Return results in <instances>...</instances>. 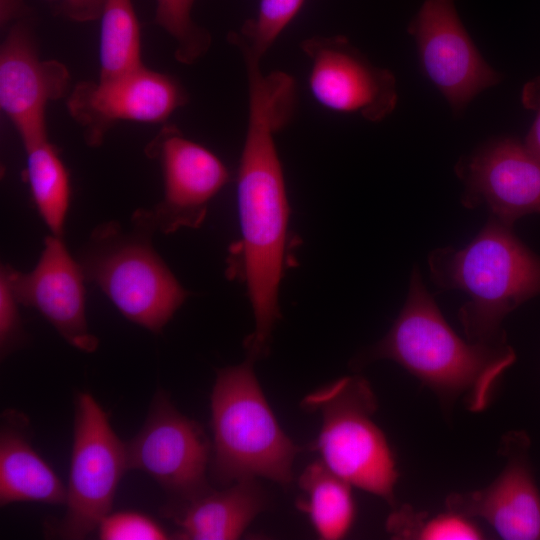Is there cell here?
Masks as SVG:
<instances>
[{"label":"cell","mask_w":540,"mask_h":540,"mask_svg":"<svg viewBox=\"0 0 540 540\" xmlns=\"http://www.w3.org/2000/svg\"><path fill=\"white\" fill-rule=\"evenodd\" d=\"M128 469L126 443L87 392L75 397L73 446L66 512L56 526L63 539L86 538L112 512L119 482Z\"/></svg>","instance_id":"cell-7"},{"label":"cell","mask_w":540,"mask_h":540,"mask_svg":"<svg viewBox=\"0 0 540 540\" xmlns=\"http://www.w3.org/2000/svg\"><path fill=\"white\" fill-rule=\"evenodd\" d=\"M23 146L26 178L35 205L52 234L61 236L70 201L69 173L48 137Z\"/></svg>","instance_id":"cell-20"},{"label":"cell","mask_w":540,"mask_h":540,"mask_svg":"<svg viewBox=\"0 0 540 540\" xmlns=\"http://www.w3.org/2000/svg\"><path fill=\"white\" fill-rule=\"evenodd\" d=\"M5 422L0 433V504L65 505L67 488L34 450L19 425Z\"/></svg>","instance_id":"cell-18"},{"label":"cell","mask_w":540,"mask_h":540,"mask_svg":"<svg viewBox=\"0 0 540 540\" xmlns=\"http://www.w3.org/2000/svg\"><path fill=\"white\" fill-rule=\"evenodd\" d=\"M51 3L54 10L64 18L86 23L99 20L104 0H44Z\"/></svg>","instance_id":"cell-27"},{"label":"cell","mask_w":540,"mask_h":540,"mask_svg":"<svg viewBox=\"0 0 540 540\" xmlns=\"http://www.w3.org/2000/svg\"><path fill=\"white\" fill-rule=\"evenodd\" d=\"M245 67L248 118L237 174L241 240L231 248L227 270L246 285L255 319L246 346L256 359L280 317L279 286L288 263L289 203L275 137L293 114L296 84L283 71L264 73L259 62Z\"/></svg>","instance_id":"cell-1"},{"label":"cell","mask_w":540,"mask_h":540,"mask_svg":"<svg viewBox=\"0 0 540 540\" xmlns=\"http://www.w3.org/2000/svg\"><path fill=\"white\" fill-rule=\"evenodd\" d=\"M396 362L442 402L461 399L472 412L486 409L500 377L515 362L506 341L463 340L447 323L414 268L406 302L388 333L361 361Z\"/></svg>","instance_id":"cell-2"},{"label":"cell","mask_w":540,"mask_h":540,"mask_svg":"<svg viewBox=\"0 0 540 540\" xmlns=\"http://www.w3.org/2000/svg\"><path fill=\"white\" fill-rule=\"evenodd\" d=\"M299 487L303 497L297 507L307 514L318 536L324 540L346 536L356 513L352 485L318 460L304 469Z\"/></svg>","instance_id":"cell-19"},{"label":"cell","mask_w":540,"mask_h":540,"mask_svg":"<svg viewBox=\"0 0 540 540\" xmlns=\"http://www.w3.org/2000/svg\"><path fill=\"white\" fill-rule=\"evenodd\" d=\"M31 17L25 0H0V27L6 30L13 23Z\"/></svg>","instance_id":"cell-28"},{"label":"cell","mask_w":540,"mask_h":540,"mask_svg":"<svg viewBox=\"0 0 540 540\" xmlns=\"http://www.w3.org/2000/svg\"><path fill=\"white\" fill-rule=\"evenodd\" d=\"M19 304L10 284L1 272L0 276V347L2 357L6 356L22 340V328L17 309Z\"/></svg>","instance_id":"cell-26"},{"label":"cell","mask_w":540,"mask_h":540,"mask_svg":"<svg viewBox=\"0 0 540 540\" xmlns=\"http://www.w3.org/2000/svg\"><path fill=\"white\" fill-rule=\"evenodd\" d=\"M155 1V23L172 38L177 61L190 65L202 58L209 50L212 38L192 18L196 0Z\"/></svg>","instance_id":"cell-23"},{"label":"cell","mask_w":540,"mask_h":540,"mask_svg":"<svg viewBox=\"0 0 540 540\" xmlns=\"http://www.w3.org/2000/svg\"><path fill=\"white\" fill-rule=\"evenodd\" d=\"M133 230L118 222L97 226L80 255L85 278L95 283L128 320L159 333L188 296L154 250L156 226L143 209Z\"/></svg>","instance_id":"cell-5"},{"label":"cell","mask_w":540,"mask_h":540,"mask_svg":"<svg viewBox=\"0 0 540 540\" xmlns=\"http://www.w3.org/2000/svg\"><path fill=\"white\" fill-rule=\"evenodd\" d=\"M428 265L438 287L469 295L458 317L472 342L505 341V316L540 294V257L494 217L465 247L435 249Z\"/></svg>","instance_id":"cell-3"},{"label":"cell","mask_w":540,"mask_h":540,"mask_svg":"<svg viewBox=\"0 0 540 540\" xmlns=\"http://www.w3.org/2000/svg\"><path fill=\"white\" fill-rule=\"evenodd\" d=\"M525 146L540 161V108L526 136Z\"/></svg>","instance_id":"cell-29"},{"label":"cell","mask_w":540,"mask_h":540,"mask_svg":"<svg viewBox=\"0 0 540 540\" xmlns=\"http://www.w3.org/2000/svg\"><path fill=\"white\" fill-rule=\"evenodd\" d=\"M0 46V108L23 145L47 136L49 102L67 97L69 69L58 60L40 58L31 17L5 31Z\"/></svg>","instance_id":"cell-11"},{"label":"cell","mask_w":540,"mask_h":540,"mask_svg":"<svg viewBox=\"0 0 540 540\" xmlns=\"http://www.w3.org/2000/svg\"><path fill=\"white\" fill-rule=\"evenodd\" d=\"M126 449L128 469L150 475L172 498L168 506L209 489L210 443L202 427L181 414L163 392L156 394L146 422Z\"/></svg>","instance_id":"cell-8"},{"label":"cell","mask_w":540,"mask_h":540,"mask_svg":"<svg viewBox=\"0 0 540 540\" xmlns=\"http://www.w3.org/2000/svg\"><path fill=\"white\" fill-rule=\"evenodd\" d=\"M19 304L40 312L71 346L93 352L99 341L90 333L85 308V275L71 256L61 236L46 237L40 258L28 273L4 266Z\"/></svg>","instance_id":"cell-14"},{"label":"cell","mask_w":540,"mask_h":540,"mask_svg":"<svg viewBox=\"0 0 540 540\" xmlns=\"http://www.w3.org/2000/svg\"><path fill=\"white\" fill-rule=\"evenodd\" d=\"M266 505L256 478H248L219 491L209 488L187 502L167 506L164 514L175 523L177 539L232 540L240 538Z\"/></svg>","instance_id":"cell-17"},{"label":"cell","mask_w":540,"mask_h":540,"mask_svg":"<svg viewBox=\"0 0 540 540\" xmlns=\"http://www.w3.org/2000/svg\"><path fill=\"white\" fill-rule=\"evenodd\" d=\"M304 2L305 0H260L255 18L245 21L239 32L230 33V43L245 46L262 58L295 18Z\"/></svg>","instance_id":"cell-24"},{"label":"cell","mask_w":540,"mask_h":540,"mask_svg":"<svg viewBox=\"0 0 540 540\" xmlns=\"http://www.w3.org/2000/svg\"><path fill=\"white\" fill-rule=\"evenodd\" d=\"M255 359L218 371L211 393V470L223 485L267 478L283 486L301 451L281 429L253 369Z\"/></svg>","instance_id":"cell-4"},{"label":"cell","mask_w":540,"mask_h":540,"mask_svg":"<svg viewBox=\"0 0 540 540\" xmlns=\"http://www.w3.org/2000/svg\"><path fill=\"white\" fill-rule=\"evenodd\" d=\"M300 47L310 60V93L322 107L371 122L393 112L398 100L394 75L372 64L346 37L313 36Z\"/></svg>","instance_id":"cell-10"},{"label":"cell","mask_w":540,"mask_h":540,"mask_svg":"<svg viewBox=\"0 0 540 540\" xmlns=\"http://www.w3.org/2000/svg\"><path fill=\"white\" fill-rule=\"evenodd\" d=\"M102 540H163L166 531L150 516L136 511L111 512L98 526Z\"/></svg>","instance_id":"cell-25"},{"label":"cell","mask_w":540,"mask_h":540,"mask_svg":"<svg viewBox=\"0 0 540 540\" xmlns=\"http://www.w3.org/2000/svg\"><path fill=\"white\" fill-rule=\"evenodd\" d=\"M146 153L159 161L163 175V199L149 210L156 229L172 233L200 227L209 202L229 180L225 164L171 125L161 128Z\"/></svg>","instance_id":"cell-13"},{"label":"cell","mask_w":540,"mask_h":540,"mask_svg":"<svg viewBox=\"0 0 540 540\" xmlns=\"http://www.w3.org/2000/svg\"><path fill=\"white\" fill-rule=\"evenodd\" d=\"M455 171L464 183L462 204L467 208L486 205L509 226L540 213V161L524 143L513 138L491 142L462 158Z\"/></svg>","instance_id":"cell-15"},{"label":"cell","mask_w":540,"mask_h":540,"mask_svg":"<svg viewBox=\"0 0 540 540\" xmlns=\"http://www.w3.org/2000/svg\"><path fill=\"white\" fill-rule=\"evenodd\" d=\"M408 32L417 43L425 73L454 111L500 81L466 32L455 0H423Z\"/></svg>","instance_id":"cell-12"},{"label":"cell","mask_w":540,"mask_h":540,"mask_svg":"<svg viewBox=\"0 0 540 540\" xmlns=\"http://www.w3.org/2000/svg\"><path fill=\"white\" fill-rule=\"evenodd\" d=\"M99 20V78L144 65L141 30L132 0H104Z\"/></svg>","instance_id":"cell-21"},{"label":"cell","mask_w":540,"mask_h":540,"mask_svg":"<svg viewBox=\"0 0 540 540\" xmlns=\"http://www.w3.org/2000/svg\"><path fill=\"white\" fill-rule=\"evenodd\" d=\"M388 531L396 538L419 540H477L481 530L470 518L448 511L427 518L404 506L392 513L387 521Z\"/></svg>","instance_id":"cell-22"},{"label":"cell","mask_w":540,"mask_h":540,"mask_svg":"<svg viewBox=\"0 0 540 540\" xmlns=\"http://www.w3.org/2000/svg\"><path fill=\"white\" fill-rule=\"evenodd\" d=\"M303 405L321 415L314 448L326 466L394 507L398 471L387 439L373 421L377 402L369 383L361 376L343 377L307 395Z\"/></svg>","instance_id":"cell-6"},{"label":"cell","mask_w":540,"mask_h":540,"mask_svg":"<svg viewBox=\"0 0 540 540\" xmlns=\"http://www.w3.org/2000/svg\"><path fill=\"white\" fill-rule=\"evenodd\" d=\"M507 458L487 487L446 497V508L468 518L485 520L506 540L540 539V492L528 462L529 440L513 432L503 441Z\"/></svg>","instance_id":"cell-16"},{"label":"cell","mask_w":540,"mask_h":540,"mask_svg":"<svg viewBox=\"0 0 540 540\" xmlns=\"http://www.w3.org/2000/svg\"><path fill=\"white\" fill-rule=\"evenodd\" d=\"M187 102L188 94L175 77L144 65L98 81H81L66 97L67 111L91 147L100 146L120 121L162 123Z\"/></svg>","instance_id":"cell-9"}]
</instances>
